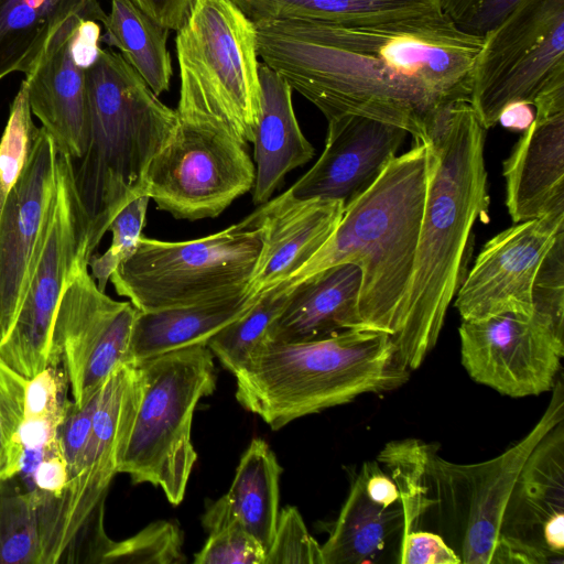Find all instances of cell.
Listing matches in <instances>:
<instances>
[{
	"mask_svg": "<svg viewBox=\"0 0 564 564\" xmlns=\"http://www.w3.org/2000/svg\"><path fill=\"white\" fill-rule=\"evenodd\" d=\"M253 23L262 63L327 120L364 116L419 141L447 108L469 101L482 41L443 13L368 23Z\"/></svg>",
	"mask_w": 564,
	"mask_h": 564,
	"instance_id": "obj_1",
	"label": "cell"
},
{
	"mask_svg": "<svg viewBox=\"0 0 564 564\" xmlns=\"http://www.w3.org/2000/svg\"><path fill=\"white\" fill-rule=\"evenodd\" d=\"M485 131L465 100L449 107L423 141L429 149L425 204L410 290L391 339L409 370L436 345L462 282L473 226L488 212Z\"/></svg>",
	"mask_w": 564,
	"mask_h": 564,
	"instance_id": "obj_2",
	"label": "cell"
},
{
	"mask_svg": "<svg viewBox=\"0 0 564 564\" xmlns=\"http://www.w3.org/2000/svg\"><path fill=\"white\" fill-rule=\"evenodd\" d=\"M541 419L513 446L480 463L456 464L417 438L392 441L378 455L395 482L403 534L431 531L463 564H491L513 484L539 441L564 420V386L557 378ZM401 535V536H402Z\"/></svg>",
	"mask_w": 564,
	"mask_h": 564,
	"instance_id": "obj_3",
	"label": "cell"
},
{
	"mask_svg": "<svg viewBox=\"0 0 564 564\" xmlns=\"http://www.w3.org/2000/svg\"><path fill=\"white\" fill-rule=\"evenodd\" d=\"M427 176V144L415 140L414 147L392 159L375 183L344 207L328 239L286 281L296 284L326 268L356 264L361 271L364 327L392 339L412 281Z\"/></svg>",
	"mask_w": 564,
	"mask_h": 564,
	"instance_id": "obj_4",
	"label": "cell"
},
{
	"mask_svg": "<svg viewBox=\"0 0 564 564\" xmlns=\"http://www.w3.org/2000/svg\"><path fill=\"white\" fill-rule=\"evenodd\" d=\"M88 143L73 161L76 193L94 254L115 216L145 194L149 164L178 122L142 77L109 48L86 67Z\"/></svg>",
	"mask_w": 564,
	"mask_h": 564,
	"instance_id": "obj_5",
	"label": "cell"
},
{
	"mask_svg": "<svg viewBox=\"0 0 564 564\" xmlns=\"http://www.w3.org/2000/svg\"><path fill=\"white\" fill-rule=\"evenodd\" d=\"M234 376L240 405L276 431L364 393L398 389L410 370L388 334L355 328L310 341L262 340Z\"/></svg>",
	"mask_w": 564,
	"mask_h": 564,
	"instance_id": "obj_6",
	"label": "cell"
},
{
	"mask_svg": "<svg viewBox=\"0 0 564 564\" xmlns=\"http://www.w3.org/2000/svg\"><path fill=\"white\" fill-rule=\"evenodd\" d=\"M176 31L178 118L252 143L261 98L254 23L230 0H193Z\"/></svg>",
	"mask_w": 564,
	"mask_h": 564,
	"instance_id": "obj_7",
	"label": "cell"
},
{
	"mask_svg": "<svg viewBox=\"0 0 564 564\" xmlns=\"http://www.w3.org/2000/svg\"><path fill=\"white\" fill-rule=\"evenodd\" d=\"M134 365L140 400L118 473L128 474L133 484L160 487L177 506L197 459L192 443L194 410L216 389L214 355L207 345H196Z\"/></svg>",
	"mask_w": 564,
	"mask_h": 564,
	"instance_id": "obj_8",
	"label": "cell"
},
{
	"mask_svg": "<svg viewBox=\"0 0 564 564\" xmlns=\"http://www.w3.org/2000/svg\"><path fill=\"white\" fill-rule=\"evenodd\" d=\"M261 250L259 225L249 215L218 232L186 241L140 237L134 252L109 281L140 312L191 305L249 285Z\"/></svg>",
	"mask_w": 564,
	"mask_h": 564,
	"instance_id": "obj_9",
	"label": "cell"
},
{
	"mask_svg": "<svg viewBox=\"0 0 564 564\" xmlns=\"http://www.w3.org/2000/svg\"><path fill=\"white\" fill-rule=\"evenodd\" d=\"M513 102L564 110V0H519L482 36L469 104L488 129Z\"/></svg>",
	"mask_w": 564,
	"mask_h": 564,
	"instance_id": "obj_10",
	"label": "cell"
},
{
	"mask_svg": "<svg viewBox=\"0 0 564 564\" xmlns=\"http://www.w3.org/2000/svg\"><path fill=\"white\" fill-rule=\"evenodd\" d=\"M90 257L73 160L57 153L51 209L18 314L0 340V356L26 379L51 366V336L58 303L77 262Z\"/></svg>",
	"mask_w": 564,
	"mask_h": 564,
	"instance_id": "obj_11",
	"label": "cell"
},
{
	"mask_svg": "<svg viewBox=\"0 0 564 564\" xmlns=\"http://www.w3.org/2000/svg\"><path fill=\"white\" fill-rule=\"evenodd\" d=\"M247 143L224 126L183 120L151 160L145 194L176 219L215 218L252 189Z\"/></svg>",
	"mask_w": 564,
	"mask_h": 564,
	"instance_id": "obj_12",
	"label": "cell"
},
{
	"mask_svg": "<svg viewBox=\"0 0 564 564\" xmlns=\"http://www.w3.org/2000/svg\"><path fill=\"white\" fill-rule=\"evenodd\" d=\"M80 259L58 303L51 336V366L66 372L72 401L83 406L118 367L132 364L138 310L100 291Z\"/></svg>",
	"mask_w": 564,
	"mask_h": 564,
	"instance_id": "obj_13",
	"label": "cell"
},
{
	"mask_svg": "<svg viewBox=\"0 0 564 564\" xmlns=\"http://www.w3.org/2000/svg\"><path fill=\"white\" fill-rule=\"evenodd\" d=\"M140 391L134 364L118 367L100 387L87 445L62 496L56 499L44 564L62 563L89 518L105 507L109 485L118 473L130 435Z\"/></svg>",
	"mask_w": 564,
	"mask_h": 564,
	"instance_id": "obj_14",
	"label": "cell"
},
{
	"mask_svg": "<svg viewBox=\"0 0 564 564\" xmlns=\"http://www.w3.org/2000/svg\"><path fill=\"white\" fill-rule=\"evenodd\" d=\"M458 332L462 364L474 381L511 398L553 389L564 337L538 314L462 321Z\"/></svg>",
	"mask_w": 564,
	"mask_h": 564,
	"instance_id": "obj_15",
	"label": "cell"
},
{
	"mask_svg": "<svg viewBox=\"0 0 564 564\" xmlns=\"http://www.w3.org/2000/svg\"><path fill=\"white\" fill-rule=\"evenodd\" d=\"M564 420L529 454L513 484L491 564L564 563Z\"/></svg>",
	"mask_w": 564,
	"mask_h": 564,
	"instance_id": "obj_16",
	"label": "cell"
},
{
	"mask_svg": "<svg viewBox=\"0 0 564 564\" xmlns=\"http://www.w3.org/2000/svg\"><path fill=\"white\" fill-rule=\"evenodd\" d=\"M562 232L564 214L547 215L517 223L488 240L455 294L462 321L532 315L535 275Z\"/></svg>",
	"mask_w": 564,
	"mask_h": 564,
	"instance_id": "obj_17",
	"label": "cell"
},
{
	"mask_svg": "<svg viewBox=\"0 0 564 564\" xmlns=\"http://www.w3.org/2000/svg\"><path fill=\"white\" fill-rule=\"evenodd\" d=\"M85 20L91 19L79 14L68 20L23 79L32 115L57 152L73 161L83 158L87 149L86 67L98 52L84 35Z\"/></svg>",
	"mask_w": 564,
	"mask_h": 564,
	"instance_id": "obj_18",
	"label": "cell"
},
{
	"mask_svg": "<svg viewBox=\"0 0 564 564\" xmlns=\"http://www.w3.org/2000/svg\"><path fill=\"white\" fill-rule=\"evenodd\" d=\"M57 153L53 139L41 127L31 156L0 214V340L18 314L51 209Z\"/></svg>",
	"mask_w": 564,
	"mask_h": 564,
	"instance_id": "obj_19",
	"label": "cell"
},
{
	"mask_svg": "<svg viewBox=\"0 0 564 564\" xmlns=\"http://www.w3.org/2000/svg\"><path fill=\"white\" fill-rule=\"evenodd\" d=\"M327 122L323 153L288 192L296 199L339 200L346 206L375 183L397 156L408 132L358 115Z\"/></svg>",
	"mask_w": 564,
	"mask_h": 564,
	"instance_id": "obj_20",
	"label": "cell"
},
{
	"mask_svg": "<svg viewBox=\"0 0 564 564\" xmlns=\"http://www.w3.org/2000/svg\"><path fill=\"white\" fill-rule=\"evenodd\" d=\"M344 207L339 200L296 199L288 191L260 205L252 215L261 250L249 288L262 293L289 280L328 239Z\"/></svg>",
	"mask_w": 564,
	"mask_h": 564,
	"instance_id": "obj_21",
	"label": "cell"
},
{
	"mask_svg": "<svg viewBox=\"0 0 564 564\" xmlns=\"http://www.w3.org/2000/svg\"><path fill=\"white\" fill-rule=\"evenodd\" d=\"M503 176L514 224L564 214V110L534 112L503 162Z\"/></svg>",
	"mask_w": 564,
	"mask_h": 564,
	"instance_id": "obj_22",
	"label": "cell"
},
{
	"mask_svg": "<svg viewBox=\"0 0 564 564\" xmlns=\"http://www.w3.org/2000/svg\"><path fill=\"white\" fill-rule=\"evenodd\" d=\"M361 271L354 263L326 268L294 284L264 340L301 343L365 328L359 312Z\"/></svg>",
	"mask_w": 564,
	"mask_h": 564,
	"instance_id": "obj_23",
	"label": "cell"
},
{
	"mask_svg": "<svg viewBox=\"0 0 564 564\" xmlns=\"http://www.w3.org/2000/svg\"><path fill=\"white\" fill-rule=\"evenodd\" d=\"M260 111L252 144L256 180L252 200L268 202L292 170L306 164L315 153L297 122L292 88L273 69L259 63Z\"/></svg>",
	"mask_w": 564,
	"mask_h": 564,
	"instance_id": "obj_24",
	"label": "cell"
},
{
	"mask_svg": "<svg viewBox=\"0 0 564 564\" xmlns=\"http://www.w3.org/2000/svg\"><path fill=\"white\" fill-rule=\"evenodd\" d=\"M249 285L230 295L191 305L140 312L131 336L132 364L184 347L207 345L260 297Z\"/></svg>",
	"mask_w": 564,
	"mask_h": 564,
	"instance_id": "obj_25",
	"label": "cell"
},
{
	"mask_svg": "<svg viewBox=\"0 0 564 564\" xmlns=\"http://www.w3.org/2000/svg\"><path fill=\"white\" fill-rule=\"evenodd\" d=\"M79 14L101 24L107 17L97 0H0V80L26 75L58 30Z\"/></svg>",
	"mask_w": 564,
	"mask_h": 564,
	"instance_id": "obj_26",
	"label": "cell"
},
{
	"mask_svg": "<svg viewBox=\"0 0 564 564\" xmlns=\"http://www.w3.org/2000/svg\"><path fill=\"white\" fill-rule=\"evenodd\" d=\"M403 532L401 502L382 507L367 496L360 473L352 481L327 541L323 564H373Z\"/></svg>",
	"mask_w": 564,
	"mask_h": 564,
	"instance_id": "obj_27",
	"label": "cell"
},
{
	"mask_svg": "<svg viewBox=\"0 0 564 564\" xmlns=\"http://www.w3.org/2000/svg\"><path fill=\"white\" fill-rule=\"evenodd\" d=\"M281 473L282 467L265 441L253 438L241 456L228 492L220 497L265 554L276 530Z\"/></svg>",
	"mask_w": 564,
	"mask_h": 564,
	"instance_id": "obj_28",
	"label": "cell"
},
{
	"mask_svg": "<svg viewBox=\"0 0 564 564\" xmlns=\"http://www.w3.org/2000/svg\"><path fill=\"white\" fill-rule=\"evenodd\" d=\"M252 22L368 23L442 13L441 0H230Z\"/></svg>",
	"mask_w": 564,
	"mask_h": 564,
	"instance_id": "obj_29",
	"label": "cell"
},
{
	"mask_svg": "<svg viewBox=\"0 0 564 564\" xmlns=\"http://www.w3.org/2000/svg\"><path fill=\"white\" fill-rule=\"evenodd\" d=\"M100 41L116 47L156 95L167 91L173 75L166 47L169 29L131 0H110Z\"/></svg>",
	"mask_w": 564,
	"mask_h": 564,
	"instance_id": "obj_30",
	"label": "cell"
},
{
	"mask_svg": "<svg viewBox=\"0 0 564 564\" xmlns=\"http://www.w3.org/2000/svg\"><path fill=\"white\" fill-rule=\"evenodd\" d=\"M41 505L18 476L0 480V564H43Z\"/></svg>",
	"mask_w": 564,
	"mask_h": 564,
	"instance_id": "obj_31",
	"label": "cell"
},
{
	"mask_svg": "<svg viewBox=\"0 0 564 564\" xmlns=\"http://www.w3.org/2000/svg\"><path fill=\"white\" fill-rule=\"evenodd\" d=\"M294 284L284 281L264 292L242 316L228 324L207 343L220 365L236 373L251 351L265 339L271 323L286 305Z\"/></svg>",
	"mask_w": 564,
	"mask_h": 564,
	"instance_id": "obj_32",
	"label": "cell"
},
{
	"mask_svg": "<svg viewBox=\"0 0 564 564\" xmlns=\"http://www.w3.org/2000/svg\"><path fill=\"white\" fill-rule=\"evenodd\" d=\"M208 539L195 564H265L258 540L227 510L220 499L208 505L202 519Z\"/></svg>",
	"mask_w": 564,
	"mask_h": 564,
	"instance_id": "obj_33",
	"label": "cell"
},
{
	"mask_svg": "<svg viewBox=\"0 0 564 564\" xmlns=\"http://www.w3.org/2000/svg\"><path fill=\"white\" fill-rule=\"evenodd\" d=\"M28 90L22 80L14 96L0 139V214L6 199L26 165L39 134Z\"/></svg>",
	"mask_w": 564,
	"mask_h": 564,
	"instance_id": "obj_34",
	"label": "cell"
},
{
	"mask_svg": "<svg viewBox=\"0 0 564 564\" xmlns=\"http://www.w3.org/2000/svg\"><path fill=\"white\" fill-rule=\"evenodd\" d=\"M28 380L0 356V480L14 477L21 470L24 448L20 430Z\"/></svg>",
	"mask_w": 564,
	"mask_h": 564,
	"instance_id": "obj_35",
	"label": "cell"
},
{
	"mask_svg": "<svg viewBox=\"0 0 564 564\" xmlns=\"http://www.w3.org/2000/svg\"><path fill=\"white\" fill-rule=\"evenodd\" d=\"M183 536L172 521H156L122 540H111L100 564H173L185 562L182 551Z\"/></svg>",
	"mask_w": 564,
	"mask_h": 564,
	"instance_id": "obj_36",
	"label": "cell"
},
{
	"mask_svg": "<svg viewBox=\"0 0 564 564\" xmlns=\"http://www.w3.org/2000/svg\"><path fill=\"white\" fill-rule=\"evenodd\" d=\"M149 202L147 194L130 200L108 227L112 236L109 248L102 254L89 258L88 268L100 291L105 292L113 271L134 252L145 226Z\"/></svg>",
	"mask_w": 564,
	"mask_h": 564,
	"instance_id": "obj_37",
	"label": "cell"
},
{
	"mask_svg": "<svg viewBox=\"0 0 564 564\" xmlns=\"http://www.w3.org/2000/svg\"><path fill=\"white\" fill-rule=\"evenodd\" d=\"M533 313L564 337V232L543 259L532 286Z\"/></svg>",
	"mask_w": 564,
	"mask_h": 564,
	"instance_id": "obj_38",
	"label": "cell"
},
{
	"mask_svg": "<svg viewBox=\"0 0 564 564\" xmlns=\"http://www.w3.org/2000/svg\"><path fill=\"white\" fill-rule=\"evenodd\" d=\"M281 563L323 564L321 545L292 506L279 512L274 539L265 556V564Z\"/></svg>",
	"mask_w": 564,
	"mask_h": 564,
	"instance_id": "obj_39",
	"label": "cell"
},
{
	"mask_svg": "<svg viewBox=\"0 0 564 564\" xmlns=\"http://www.w3.org/2000/svg\"><path fill=\"white\" fill-rule=\"evenodd\" d=\"M68 380L62 366H48L28 380L24 420H46L61 423L69 402Z\"/></svg>",
	"mask_w": 564,
	"mask_h": 564,
	"instance_id": "obj_40",
	"label": "cell"
},
{
	"mask_svg": "<svg viewBox=\"0 0 564 564\" xmlns=\"http://www.w3.org/2000/svg\"><path fill=\"white\" fill-rule=\"evenodd\" d=\"M519 0H441L442 13L460 31L482 37Z\"/></svg>",
	"mask_w": 564,
	"mask_h": 564,
	"instance_id": "obj_41",
	"label": "cell"
},
{
	"mask_svg": "<svg viewBox=\"0 0 564 564\" xmlns=\"http://www.w3.org/2000/svg\"><path fill=\"white\" fill-rule=\"evenodd\" d=\"M98 392L99 390L83 406H77L69 400L58 425L57 441L67 466L68 479L74 474L87 445Z\"/></svg>",
	"mask_w": 564,
	"mask_h": 564,
	"instance_id": "obj_42",
	"label": "cell"
},
{
	"mask_svg": "<svg viewBox=\"0 0 564 564\" xmlns=\"http://www.w3.org/2000/svg\"><path fill=\"white\" fill-rule=\"evenodd\" d=\"M398 563L401 564H460L452 547L431 531H412L400 540Z\"/></svg>",
	"mask_w": 564,
	"mask_h": 564,
	"instance_id": "obj_43",
	"label": "cell"
},
{
	"mask_svg": "<svg viewBox=\"0 0 564 564\" xmlns=\"http://www.w3.org/2000/svg\"><path fill=\"white\" fill-rule=\"evenodd\" d=\"M23 485L39 497L59 498L68 481V470L58 441L51 445L25 474Z\"/></svg>",
	"mask_w": 564,
	"mask_h": 564,
	"instance_id": "obj_44",
	"label": "cell"
},
{
	"mask_svg": "<svg viewBox=\"0 0 564 564\" xmlns=\"http://www.w3.org/2000/svg\"><path fill=\"white\" fill-rule=\"evenodd\" d=\"M367 496L382 507L400 502V494L393 479L379 468L375 462L366 463L360 471Z\"/></svg>",
	"mask_w": 564,
	"mask_h": 564,
	"instance_id": "obj_45",
	"label": "cell"
},
{
	"mask_svg": "<svg viewBox=\"0 0 564 564\" xmlns=\"http://www.w3.org/2000/svg\"><path fill=\"white\" fill-rule=\"evenodd\" d=\"M153 20L169 30H178L193 0H131Z\"/></svg>",
	"mask_w": 564,
	"mask_h": 564,
	"instance_id": "obj_46",
	"label": "cell"
},
{
	"mask_svg": "<svg viewBox=\"0 0 564 564\" xmlns=\"http://www.w3.org/2000/svg\"><path fill=\"white\" fill-rule=\"evenodd\" d=\"M532 106L525 102L508 105L501 112L498 122L511 130H525L533 121Z\"/></svg>",
	"mask_w": 564,
	"mask_h": 564,
	"instance_id": "obj_47",
	"label": "cell"
}]
</instances>
